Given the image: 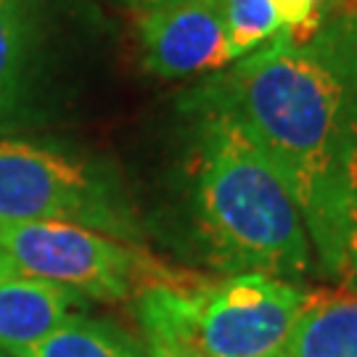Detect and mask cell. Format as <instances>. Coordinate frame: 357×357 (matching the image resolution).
Returning a JSON list of instances; mask_svg holds the SVG:
<instances>
[{"label": "cell", "instance_id": "obj_1", "mask_svg": "<svg viewBox=\"0 0 357 357\" xmlns=\"http://www.w3.org/2000/svg\"><path fill=\"white\" fill-rule=\"evenodd\" d=\"M212 88L238 112L305 217L320 270L339 262V188L357 114V6L323 0L302 29L281 32Z\"/></svg>", "mask_w": 357, "mask_h": 357}, {"label": "cell", "instance_id": "obj_2", "mask_svg": "<svg viewBox=\"0 0 357 357\" xmlns=\"http://www.w3.org/2000/svg\"><path fill=\"white\" fill-rule=\"evenodd\" d=\"M193 112V212L209 262L228 273L305 278L315 255L278 167L212 85L196 96Z\"/></svg>", "mask_w": 357, "mask_h": 357}, {"label": "cell", "instance_id": "obj_3", "mask_svg": "<svg viewBox=\"0 0 357 357\" xmlns=\"http://www.w3.org/2000/svg\"><path fill=\"white\" fill-rule=\"evenodd\" d=\"M307 291L265 273L159 283L135 296L146 342L193 357H281Z\"/></svg>", "mask_w": 357, "mask_h": 357}, {"label": "cell", "instance_id": "obj_4", "mask_svg": "<svg viewBox=\"0 0 357 357\" xmlns=\"http://www.w3.org/2000/svg\"><path fill=\"white\" fill-rule=\"evenodd\" d=\"M0 222H72L122 241L141 225L114 180L43 143L0 141Z\"/></svg>", "mask_w": 357, "mask_h": 357}, {"label": "cell", "instance_id": "obj_5", "mask_svg": "<svg viewBox=\"0 0 357 357\" xmlns=\"http://www.w3.org/2000/svg\"><path fill=\"white\" fill-rule=\"evenodd\" d=\"M0 249L26 275L98 302L135 299L149 286L199 278L167 268L130 241L72 222H0Z\"/></svg>", "mask_w": 357, "mask_h": 357}, {"label": "cell", "instance_id": "obj_6", "mask_svg": "<svg viewBox=\"0 0 357 357\" xmlns=\"http://www.w3.org/2000/svg\"><path fill=\"white\" fill-rule=\"evenodd\" d=\"M138 45L146 72L162 79H183L233 64L225 0H167L143 8Z\"/></svg>", "mask_w": 357, "mask_h": 357}, {"label": "cell", "instance_id": "obj_7", "mask_svg": "<svg viewBox=\"0 0 357 357\" xmlns=\"http://www.w3.org/2000/svg\"><path fill=\"white\" fill-rule=\"evenodd\" d=\"M85 296L59 283L32 278L0 249V352L11 355L43 342L77 315Z\"/></svg>", "mask_w": 357, "mask_h": 357}, {"label": "cell", "instance_id": "obj_8", "mask_svg": "<svg viewBox=\"0 0 357 357\" xmlns=\"http://www.w3.org/2000/svg\"><path fill=\"white\" fill-rule=\"evenodd\" d=\"M281 357H357V291L318 289L307 302Z\"/></svg>", "mask_w": 357, "mask_h": 357}, {"label": "cell", "instance_id": "obj_9", "mask_svg": "<svg viewBox=\"0 0 357 357\" xmlns=\"http://www.w3.org/2000/svg\"><path fill=\"white\" fill-rule=\"evenodd\" d=\"M35 61V0H0V128L24 112Z\"/></svg>", "mask_w": 357, "mask_h": 357}, {"label": "cell", "instance_id": "obj_10", "mask_svg": "<svg viewBox=\"0 0 357 357\" xmlns=\"http://www.w3.org/2000/svg\"><path fill=\"white\" fill-rule=\"evenodd\" d=\"M323 0H225L230 59L238 61L281 32L307 26Z\"/></svg>", "mask_w": 357, "mask_h": 357}, {"label": "cell", "instance_id": "obj_11", "mask_svg": "<svg viewBox=\"0 0 357 357\" xmlns=\"http://www.w3.org/2000/svg\"><path fill=\"white\" fill-rule=\"evenodd\" d=\"M8 357H149V352L114 323L82 318L77 312L43 342L16 349Z\"/></svg>", "mask_w": 357, "mask_h": 357}, {"label": "cell", "instance_id": "obj_12", "mask_svg": "<svg viewBox=\"0 0 357 357\" xmlns=\"http://www.w3.org/2000/svg\"><path fill=\"white\" fill-rule=\"evenodd\" d=\"M336 281L357 291V114L349 125L339 188V262Z\"/></svg>", "mask_w": 357, "mask_h": 357}, {"label": "cell", "instance_id": "obj_13", "mask_svg": "<svg viewBox=\"0 0 357 357\" xmlns=\"http://www.w3.org/2000/svg\"><path fill=\"white\" fill-rule=\"evenodd\" d=\"M146 352H149V357H193L185 355V352H178V349H169V347L153 344V342H146Z\"/></svg>", "mask_w": 357, "mask_h": 357}, {"label": "cell", "instance_id": "obj_14", "mask_svg": "<svg viewBox=\"0 0 357 357\" xmlns=\"http://www.w3.org/2000/svg\"><path fill=\"white\" fill-rule=\"evenodd\" d=\"M119 3H125L135 11H143V8H151V6H159V3H167V0H119Z\"/></svg>", "mask_w": 357, "mask_h": 357}, {"label": "cell", "instance_id": "obj_15", "mask_svg": "<svg viewBox=\"0 0 357 357\" xmlns=\"http://www.w3.org/2000/svg\"><path fill=\"white\" fill-rule=\"evenodd\" d=\"M0 357H3V355H0Z\"/></svg>", "mask_w": 357, "mask_h": 357}]
</instances>
